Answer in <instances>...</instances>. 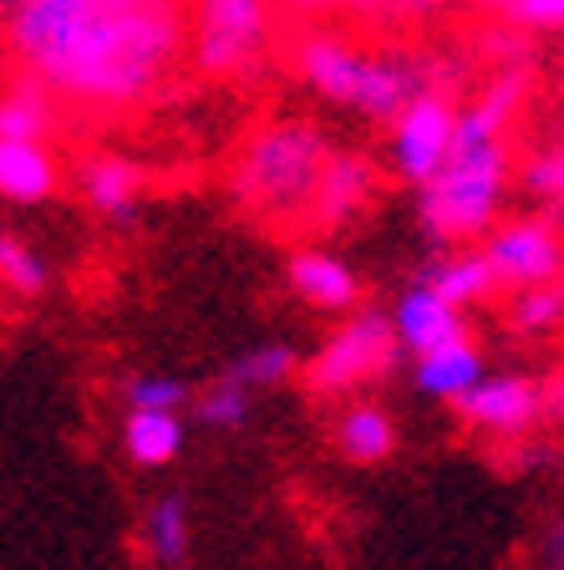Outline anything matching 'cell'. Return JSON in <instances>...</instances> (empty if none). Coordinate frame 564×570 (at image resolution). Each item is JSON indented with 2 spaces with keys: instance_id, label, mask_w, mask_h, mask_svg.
I'll return each mask as SVG.
<instances>
[{
  "instance_id": "obj_1",
  "label": "cell",
  "mask_w": 564,
  "mask_h": 570,
  "mask_svg": "<svg viewBox=\"0 0 564 570\" xmlns=\"http://www.w3.org/2000/svg\"><path fill=\"white\" fill-rule=\"evenodd\" d=\"M6 16L26 82L107 118L154 102L194 36L184 0H16Z\"/></svg>"
},
{
  "instance_id": "obj_2",
  "label": "cell",
  "mask_w": 564,
  "mask_h": 570,
  "mask_svg": "<svg viewBox=\"0 0 564 570\" xmlns=\"http://www.w3.org/2000/svg\"><path fill=\"white\" fill-rule=\"evenodd\" d=\"M530 102V71L504 67L483 82V92L463 107V128L447 164L427 189H417V225L437 249H463L468 239H488L498 229V209L508 194V128Z\"/></svg>"
},
{
  "instance_id": "obj_3",
  "label": "cell",
  "mask_w": 564,
  "mask_h": 570,
  "mask_svg": "<svg viewBox=\"0 0 564 570\" xmlns=\"http://www.w3.org/2000/svg\"><path fill=\"white\" fill-rule=\"evenodd\" d=\"M330 158L336 148L316 122L275 118L245 138L229 174V194L265 225H310Z\"/></svg>"
},
{
  "instance_id": "obj_4",
  "label": "cell",
  "mask_w": 564,
  "mask_h": 570,
  "mask_svg": "<svg viewBox=\"0 0 564 570\" xmlns=\"http://www.w3.org/2000/svg\"><path fill=\"white\" fill-rule=\"evenodd\" d=\"M295 77L316 97L336 107H352L366 122H397L402 107L417 92H427V61L402 57V51H362L352 47L342 31L326 26H306L290 47Z\"/></svg>"
},
{
  "instance_id": "obj_5",
  "label": "cell",
  "mask_w": 564,
  "mask_h": 570,
  "mask_svg": "<svg viewBox=\"0 0 564 570\" xmlns=\"http://www.w3.org/2000/svg\"><path fill=\"white\" fill-rule=\"evenodd\" d=\"M397 352H407V346H402L397 326H392V311L366 306L352 311V321L336 326L316 346V356L300 367V377H306V387L316 397H352V392L387 377L397 367Z\"/></svg>"
},
{
  "instance_id": "obj_6",
  "label": "cell",
  "mask_w": 564,
  "mask_h": 570,
  "mask_svg": "<svg viewBox=\"0 0 564 570\" xmlns=\"http://www.w3.org/2000/svg\"><path fill=\"white\" fill-rule=\"evenodd\" d=\"M275 36V0H199L194 6V67L204 77H245Z\"/></svg>"
},
{
  "instance_id": "obj_7",
  "label": "cell",
  "mask_w": 564,
  "mask_h": 570,
  "mask_svg": "<svg viewBox=\"0 0 564 570\" xmlns=\"http://www.w3.org/2000/svg\"><path fill=\"white\" fill-rule=\"evenodd\" d=\"M458 128H463V107L447 87L433 82L427 92H417L402 107V118L387 128L392 174H397L402 184H412V189H427L437 178V168L447 164V154H453Z\"/></svg>"
},
{
  "instance_id": "obj_8",
  "label": "cell",
  "mask_w": 564,
  "mask_h": 570,
  "mask_svg": "<svg viewBox=\"0 0 564 570\" xmlns=\"http://www.w3.org/2000/svg\"><path fill=\"white\" fill-rule=\"evenodd\" d=\"M478 249L488 255V265H494V281L508 285V291L564 281V229L554 225L550 214L504 219Z\"/></svg>"
},
{
  "instance_id": "obj_9",
  "label": "cell",
  "mask_w": 564,
  "mask_h": 570,
  "mask_svg": "<svg viewBox=\"0 0 564 570\" xmlns=\"http://www.w3.org/2000/svg\"><path fill=\"white\" fill-rule=\"evenodd\" d=\"M453 413H458L473 433H488V439H524V433L544 417V382L524 377V372H488Z\"/></svg>"
},
{
  "instance_id": "obj_10",
  "label": "cell",
  "mask_w": 564,
  "mask_h": 570,
  "mask_svg": "<svg viewBox=\"0 0 564 570\" xmlns=\"http://www.w3.org/2000/svg\"><path fill=\"white\" fill-rule=\"evenodd\" d=\"M285 285L295 291V301L310 311H330V316H342V311H356L362 301V275L336 255V249H295L290 261H285Z\"/></svg>"
},
{
  "instance_id": "obj_11",
  "label": "cell",
  "mask_w": 564,
  "mask_h": 570,
  "mask_svg": "<svg viewBox=\"0 0 564 570\" xmlns=\"http://www.w3.org/2000/svg\"><path fill=\"white\" fill-rule=\"evenodd\" d=\"M392 326H397L402 346H407L412 356H427V352H437V346L468 336V321H463V311L453 306V301L437 296L427 281L407 285V291L397 296V306H392Z\"/></svg>"
},
{
  "instance_id": "obj_12",
  "label": "cell",
  "mask_w": 564,
  "mask_h": 570,
  "mask_svg": "<svg viewBox=\"0 0 564 570\" xmlns=\"http://www.w3.org/2000/svg\"><path fill=\"white\" fill-rule=\"evenodd\" d=\"M483 377H488V362H483V352H478L473 336H458V342H447V346H437V352H427V356L412 362V382H417V392L433 397V403H453V407H458Z\"/></svg>"
},
{
  "instance_id": "obj_13",
  "label": "cell",
  "mask_w": 564,
  "mask_h": 570,
  "mask_svg": "<svg viewBox=\"0 0 564 570\" xmlns=\"http://www.w3.org/2000/svg\"><path fill=\"white\" fill-rule=\"evenodd\" d=\"M77 189H82L92 214L128 225L142 204V168L132 164L128 154H92L77 168Z\"/></svg>"
},
{
  "instance_id": "obj_14",
  "label": "cell",
  "mask_w": 564,
  "mask_h": 570,
  "mask_svg": "<svg viewBox=\"0 0 564 570\" xmlns=\"http://www.w3.org/2000/svg\"><path fill=\"white\" fill-rule=\"evenodd\" d=\"M376 194V168L366 154H352V148H336V158H330L326 178H320V194H316V219L310 225L320 229H342L352 225L356 214L372 204Z\"/></svg>"
},
{
  "instance_id": "obj_15",
  "label": "cell",
  "mask_w": 564,
  "mask_h": 570,
  "mask_svg": "<svg viewBox=\"0 0 564 570\" xmlns=\"http://www.w3.org/2000/svg\"><path fill=\"white\" fill-rule=\"evenodd\" d=\"M397 443L402 428L382 403H346L336 417V453L346 463H387Z\"/></svg>"
},
{
  "instance_id": "obj_16",
  "label": "cell",
  "mask_w": 564,
  "mask_h": 570,
  "mask_svg": "<svg viewBox=\"0 0 564 570\" xmlns=\"http://www.w3.org/2000/svg\"><path fill=\"white\" fill-rule=\"evenodd\" d=\"M61 184L51 142H0V194L11 204H47Z\"/></svg>"
},
{
  "instance_id": "obj_17",
  "label": "cell",
  "mask_w": 564,
  "mask_h": 570,
  "mask_svg": "<svg viewBox=\"0 0 564 570\" xmlns=\"http://www.w3.org/2000/svg\"><path fill=\"white\" fill-rule=\"evenodd\" d=\"M417 281H427L443 301H453L458 311L478 306L488 291H494V265H488V255L483 249H443L433 265H427Z\"/></svg>"
},
{
  "instance_id": "obj_18",
  "label": "cell",
  "mask_w": 564,
  "mask_h": 570,
  "mask_svg": "<svg viewBox=\"0 0 564 570\" xmlns=\"http://www.w3.org/2000/svg\"><path fill=\"white\" fill-rule=\"evenodd\" d=\"M57 112H61V102L47 87L16 77L6 87V97H0V142H51Z\"/></svg>"
},
{
  "instance_id": "obj_19",
  "label": "cell",
  "mask_w": 564,
  "mask_h": 570,
  "mask_svg": "<svg viewBox=\"0 0 564 570\" xmlns=\"http://www.w3.org/2000/svg\"><path fill=\"white\" fill-rule=\"evenodd\" d=\"M122 453L138 469H168L184 453V417L154 413V407H128V417H122Z\"/></svg>"
},
{
  "instance_id": "obj_20",
  "label": "cell",
  "mask_w": 564,
  "mask_h": 570,
  "mask_svg": "<svg viewBox=\"0 0 564 570\" xmlns=\"http://www.w3.org/2000/svg\"><path fill=\"white\" fill-rule=\"evenodd\" d=\"M194 546V520H188V499L184 494H158L142 510V550L158 566H178Z\"/></svg>"
},
{
  "instance_id": "obj_21",
  "label": "cell",
  "mask_w": 564,
  "mask_h": 570,
  "mask_svg": "<svg viewBox=\"0 0 564 570\" xmlns=\"http://www.w3.org/2000/svg\"><path fill=\"white\" fill-rule=\"evenodd\" d=\"M300 367H306V362L295 356L290 342H259V346H249V352H239L235 362L224 367V377L239 382V387H249V392H265V387L290 382Z\"/></svg>"
},
{
  "instance_id": "obj_22",
  "label": "cell",
  "mask_w": 564,
  "mask_h": 570,
  "mask_svg": "<svg viewBox=\"0 0 564 570\" xmlns=\"http://www.w3.org/2000/svg\"><path fill=\"white\" fill-rule=\"evenodd\" d=\"M508 326L518 336H554L564 326V281L508 291Z\"/></svg>"
},
{
  "instance_id": "obj_23",
  "label": "cell",
  "mask_w": 564,
  "mask_h": 570,
  "mask_svg": "<svg viewBox=\"0 0 564 570\" xmlns=\"http://www.w3.org/2000/svg\"><path fill=\"white\" fill-rule=\"evenodd\" d=\"M0 281H6V291H11V296H41V291H47V281H51L47 261H41V255H36V249L16 235V229H6V235H0Z\"/></svg>"
},
{
  "instance_id": "obj_24",
  "label": "cell",
  "mask_w": 564,
  "mask_h": 570,
  "mask_svg": "<svg viewBox=\"0 0 564 570\" xmlns=\"http://www.w3.org/2000/svg\"><path fill=\"white\" fill-rule=\"evenodd\" d=\"M194 413H199V423H204V428L235 433V428H245V423H249V413H255V392L239 387V382H229V377H219V382H209V387L199 392Z\"/></svg>"
},
{
  "instance_id": "obj_25",
  "label": "cell",
  "mask_w": 564,
  "mask_h": 570,
  "mask_svg": "<svg viewBox=\"0 0 564 570\" xmlns=\"http://www.w3.org/2000/svg\"><path fill=\"white\" fill-rule=\"evenodd\" d=\"M122 403L154 407V413H178L188 403V382L178 372H138V377L122 382Z\"/></svg>"
},
{
  "instance_id": "obj_26",
  "label": "cell",
  "mask_w": 564,
  "mask_h": 570,
  "mask_svg": "<svg viewBox=\"0 0 564 570\" xmlns=\"http://www.w3.org/2000/svg\"><path fill=\"white\" fill-rule=\"evenodd\" d=\"M524 189H530L534 199L564 204V128L550 148H540V154L524 164Z\"/></svg>"
},
{
  "instance_id": "obj_27",
  "label": "cell",
  "mask_w": 564,
  "mask_h": 570,
  "mask_svg": "<svg viewBox=\"0 0 564 570\" xmlns=\"http://www.w3.org/2000/svg\"><path fill=\"white\" fill-rule=\"evenodd\" d=\"M524 31H564V0H518L514 16Z\"/></svg>"
},
{
  "instance_id": "obj_28",
  "label": "cell",
  "mask_w": 564,
  "mask_h": 570,
  "mask_svg": "<svg viewBox=\"0 0 564 570\" xmlns=\"http://www.w3.org/2000/svg\"><path fill=\"white\" fill-rule=\"evenodd\" d=\"M540 566L544 570H564V514H550L540 534Z\"/></svg>"
},
{
  "instance_id": "obj_29",
  "label": "cell",
  "mask_w": 564,
  "mask_h": 570,
  "mask_svg": "<svg viewBox=\"0 0 564 570\" xmlns=\"http://www.w3.org/2000/svg\"><path fill=\"white\" fill-rule=\"evenodd\" d=\"M544 417H564V372L544 382Z\"/></svg>"
},
{
  "instance_id": "obj_30",
  "label": "cell",
  "mask_w": 564,
  "mask_h": 570,
  "mask_svg": "<svg viewBox=\"0 0 564 570\" xmlns=\"http://www.w3.org/2000/svg\"><path fill=\"white\" fill-rule=\"evenodd\" d=\"M473 11H488V16H514L518 0H468Z\"/></svg>"
},
{
  "instance_id": "obj_31",
  "label": "cell",
  "mask_w": 564,
  "mask_h": 570,
  "mask_svg": "<svg viewBox=\"0 0 564 570\" xmlns=\"http://www.w3.org/2000/svg\"><path fill=\"white\" fill-rule=\"evenodd\" d=\"M290 6H295V11H330V6H346V0H290Z\"/></svg>"
},
{
  "instance_id": "obj_32",
  "label": "cell",
  "mask_w": 564,
  "mask_h": 570,
  "mask_svg": "<svg viewBox=\"0 0 564 570\" xmlns=\"http://www.w3.org/2000/svg\"><path fill=\"white\" fill-rule=\"evenodd\" d=\"M11 6H16V0H6V11H11Z\"/></svg>"
}]
</instances>
